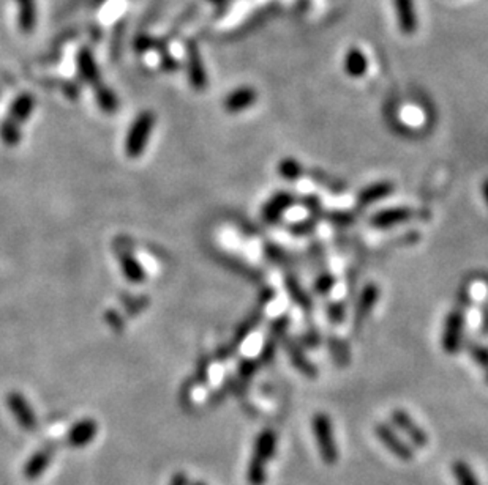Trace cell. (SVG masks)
I'll return each instance as SVG.
<instances>
[{"mask_svg": "<svg viewBox=\"0 0 488 485\" xmlns=\"http://www.w3.org/2000/svg\"><path fill=\"white\" fill-rule=\"evenodd\" d=\"M345 70L349 76L360 78L367 71V58L359 49H351L345 58Z\"/></svg>", "mask_w": 488, "mask_h": 485, "instance_id": "19", "label": "cell"}, {"mask_svg": "<svg viewBox=\"0 0 488 485\" xmlns=\"http://www.w3.org/2000/svg\"><path fill=\"white\" fill-rule=\"evenodd\" d=\"M155 127V115L145 110L136 117V120L131 124L127 136L125 151L130 158H140L147 145L152 129Z\"/></svg>", "mask_w": 488, "mask_h": 485, "instance_id": "1", "label": "cell"}, {"mask_svg": "<svg viewBox=\"0 0 488 485\" xmlns=\"http://www.w3.org/2000/svg\"><path fill=\"white\" fill-rule=\"evenodd\" d=\"M162 66H163V70H165V71H174V70H177V62L174 60V58H172L171 55L163 54Z\"/></svg>", "mask_w": 488, "mask_h": 485, "instance_id": "33", "label": "cell"}, {"mask_svg": "<svg viewBox=\"0 0 488 485\" xmlns=\"http://www.w3.org/2000/svg\"><path fill=\"white\" fill-rule=\"evenodd\" d=\"M293 203H294V196L281 191V193L275 194L271 201L266 203L264 210H262V218H264L266 223H275V220L280 219L283 211H286Z\"/></svg>", "mask_w": 488, "mask_h": 485, "instance_id": "7", "label": "cell"}, {"mask_svg": "<svg viewBox=\"0 0 488 485\" xmlns=\"http://www.w3.org/2000/svg\"><path fill=\"white\" fill-rule=\"evenodd\" d=\"M188 75H190V82L194 88L202 90V88L206 87V70H204L199 50L196 49L193 44H190V48H188Z\"/></svg>", "mask_w": 488, "mask_h": 485, "instance_id": "9", "label": "cell"}, {"mask_svg": "<svg viewBox=\"0 0 488 485\" xmlns=\"http://www.w3.org/2000/svg\"><path fill=\"white\" fill-rule=\"evenodd\" d=\"M119 260H120V267H122V273L125 275V277L128 279L130 282H135V284H141L144 279H145V273L142 267L140 265L133 255L131 254H120L119 255Z\"/></svg>", "mask_w": 488, "mask_h": 485, "instance_id": "18", "label": "cell"}, {"mask_svg": "<svg viewBox=\"0 0 488 485\" xmlns=\"http://www.w3.org/2000/svg\"><path fill=\"white\" fill-rule=\"evenodd\" d=\"M246 477H249V482L251 485H262L266 482V463H262L256 459H251V462L249 463V473H246Z\"/></svg>", "mask_w": 488, "mask_h": 485, "instance_id": "26", "label": "cell"}, {"mask_svg": "<svg viewBox=\"0 0 488 485\" xmlns=\"http://www.w3.org/2000/svg\"><path fill=\"white\" fill-rule=\"evenodd\" d=\"M392 421L398 430H402L405 435L411 439V443L416 447H425L428 444V435L424 429L414 422V419L403 410H395L392 413Z\"/></svg>", "mask_w": 488, "mask_h": 485, "instance_id": "4", "label": "cell"}, {"mask_svg": "<svg viewBox=\"0 0 488 485\" xmlns=\"http://www.w3.org/2000/svg\"><path fill=\"white\" fill-rule=\"evenodd\" d=\"M254 101H256V92L250 87H242L228 95V98L224 100V109L232 114L240 112V110L253 106Z\"/></svg>", "mask_w": 488, "mask_h": 485, "instance_id": "10", "label": "cell"}, {"mask_svg": "<svg viewBox=\"0 0 488 485\" xmlns=\"http://www.w3.org/2000/svg\"><path fill=\"white\" fill-rule=\"evenodd\" d=\"M0 137L5 145L9 146H16L21 141V131L16 122H13L11 119H6L2 124H0Z\"/></svg>", "mask_w": 488, "mask_h": 485, "instance_id": "24", "label": "cell"}, {"mask_svg": "<svg viewBox=\"0 0 488 485\" xmlns=\"http://www.w3.org/2000/svg\"><path fill=\"white\" fill-rule=\"evenodd\" d=\"M329 314H331V319H332L333 323H340L341 320H343V315H345L343 306H341V304H332L329 307Z\"/></svg>", "mask_w": 488, "mask_h": 485, "instance_id": "32", "label": "cell"}, {"mask_svg": "<svg viewBox=\"0 0 488 485\" xmlns=\"http://www.w3.org/2000/svg\"><path fill=\"white\" fill-rule=\"evenodd\" d=\"M78 71H79V76H81L83 80H85L87 84H90L93 87L101 84L98 66L95 60H93L92 53L87 48L79 50V54H78Z\"/></svg>", "mask_w": 488, "mask_h": 485, "instance_id": "8", "label": "cell"}, {"mask_svg": "<svg viewBox=\"0 0 488 485\" xmlns=\"http://www.w3.org/2000/svg\"><path fill=\"white\" fill-rule=\"evenodd\" d=\"M279 172L283 178H286L289 181H296L298 176L302 175V166L298 164L296 159L288 158V159H283L280 163Z\"/></svg>", "mask_w": 488, "mask_h": 485, "instance_id": "25", "label": "cell"}, {"mask_svg": "<svg viewBox=\"0 0 488 485\" xmlns=\"http://www.w3.org/2000/svg\"><path fill=\"white\" fill-rule=\"evenodd\" d=\"M462 329H463V314L460 309H455L449 314L446 321V329L442 336V347L447 353H455L460 348L462 342Z\"/></svg>", "mask_w": 488, "mask_h": 485, "instance_id": "5", "label": "cell"}, {"mask_svg": "<svg viewBox=\"0 0 488 485\" xmlns=\"http://www.w3.org/2000/svg\"><path fill=\"white\" fill-rule=\"evenodd\" d=\"M378 297H380V292H378L376 285L368 284L365 289H363L358 307H355V325L359 326L360 323L365 320V317L371 312V309H373L375 303L378 301Z\"/></svg>", "mask_w": 488, "mask_h": 485, "instance_id": "14", "label": "cell"}, {"mask_svg": "<svg viewBox=\"0 0 488 485\" xmlns=\"http://www.w3.org/2000/svg\"><path fill=\"white\" fill-rule=\"evenodd\" d=\"M210 2H217V4H220V2H227V0H210Z\"/></svg>", "mask_w": 488, "mask_h": 485, "instance_id": "35", "label": "cell"}, {"mask_svg": "<svg viewBox=\"0 0 488 485\" xmlns=\"http://www.w3.org/2000/svg\"><path fill=\"white\" fill-rule=\"evenodd\" d=\"M375 432L378 438L381 439V443L388 447V449L395 455L397 459L403 462H411L414 457V451L410 444H406L405 441L397 435V432L388 424H378L375 427Z\"/></svg>", "mask_w": 488, "mask_h": 485, "instance_id": "3", "label": "cell"}, {"mask_svg": "<svg viewBox=\"0 0 488 485\" xmlns=\"http://www.w3.org/2000/svg\"><path fill=\"white\" fill-rule=\"evenodd\" d=\"M154 46H155V41L147 38V36H141V38H137L135 43V48L140 50V53H145V50Z\"/></svg>", "mask_w": 488, "mask_h": 485, "instance_id": "31", "label": "cell"}, {"mask_svg": "<svg viewBox=\"0 0 488 485\" xmlns=\"http://www.w3.org/2000/svg\"><path fill=\"white\" fill-rule=\"evenodd\" d=\"M452 471L458 485H480L477 476L472 471V468L463 460L454 462Z\"/></svg>", "mask_w": 488, "mask_h": 485, "instance_id": "23", "label": "cell"}, {"mask_svg": "<svg viewBox=\"0 0 488 485\" xmlns=\"http://www.w3.org/2000/svg\"><path fill=\"white\" fill-rule=\"evenodd\" d=\"M276 451V435L272 430H264L259 433V437L256 439V444H254V454L253 459H256L262 463H266L274 457V454Z\"/></svg>", "mask_w": 488, "mask_h": 485, "instance_id": "11", "label": "cell"}, {"mask_svg": "<svg viewBox=\"0 0 488 485\" xmlns=\"http://www.w3.org/2000/svg\"><path fill=\"white\" fill-rule=\"evenodd\" d=\"M485 381L488 383V371H487V373H485Z\"/></svg>", "mask_w": 488, "mask_h": 485, "instance_id": "36", "label": "cell"}, {"mask_svg": "<svg viewBox=\"0 0 488 485\" xmlns=\"http://www.w3.org/2000/svg\"><path fill=\"white\" fill-rule=\"evenodd\" d=\"M198 485H202V484H198Z\"/></svg>", "mask_w": 488, "mask_h": 485, "instance_id": "37", "label": "cell"}, {"mask_svg": "<svg viewBox=\"0 0 488 485\" xmlns=\"http://www.w3.org/2000/svg\"><path fill=\"white\" fill-rule=\"evenodd\" d=\"M33 107H35V100L31 93L19 95V97L13 101L9 119L16 122L18 124L24 123L28 117H31Z\"/></svg>", "mask_w": 488, "mask_h": 485, "instance_id": "15", "label": "cell"}, {"mask_svg": "<svg viewBox=\"0 0 488 485\" xmlns=\"http://www.w3.org/2000/svg\"><path fill=\"white\" fill-rule=\"evenodd\" d=\"M286 348L291 355V361H293V364L297 367V371H301L303 375H307V377H316V373H318L316 367L303 356V353L294 342L286 343Z\"/></svg>", "mask_w": 488, "mask_h": 485, "instance_id": "20", "label": "cell"}, {"mask_svg": "<svg viewBox=\"0 0 488 485\" xmlns=\"http://www.w3.org/2000/svg\"><path fill=\"white\" fill-rule=\"evenodd\" d=\"M18 4V22L23 33L33 32L36 24L35 0H16Z\"/></svg>", "mask_w": 488, "mask_h": 485, "instance_id": "13", "label": "cell"}, {"mask_svg": "<svg viewBox=\"0 0 488 485\" xmlns=\"http://www.w3.org/2000/svg\"><path fill=\"white\" fill-rule=\"evenodd\" d=\"M93 432H95V424L90 421L81 422L75 429V432H71V439L75 443H85L87 439H90L93 437Z\"/></svg>", "mask_w": 488, "mask_h": 485, "instance_id": "27", "label": "cell"}, {"mask_svg": "<svg viewBox=\"0 0 488 485\" xmlns=\"http://www.w3.org/2000/svg\"><path fill=\"white\" fill-rule=\"evenodd\" d=\"M412 215L414 213L410 208H389L371 216L370 224L373 227H378V229H385V227L406 223V220H410L412 218Z\"/></svg>", "mask_w": 488, "mask_h": 485, "instance_id": "6", "label": "cell"}, {"mask_svg": "<svg viewBox=\"0 0 488 485\" xmlns=\"http://www.w3.org/2000/svg\"><path fill=\"white\" fill-rule=\"evenodd\" d=\"M333 284H335V281H333V277L331 275H323L321 277H318L316 290L321 293V295H326V293L331 292Z\"/></svg>", "mask_w": 488, "mask_h": 485, "instance_id": "29", "label": "cell"}, {"mask_svg": "<svg viewBox=\"0 0 488 485\" xmlns=\"http://www.w3.org/2000/svg\"><path fill=\"white\" fill-rule=\"evenodd\" d=\"M395 9L398 14L400 28L403 33H412L416 32L417 19H416V10H414L412 0H395Z\"/></svg>", "mask_w": 488, "mask_h": 485, "instance_id": "12", "label": "cell"}, {"mask_svg": "<svg viewBox=\"0 0 488 485\" xmlns=\"http://www.w3.org/2000/svg\"><path fill=\"white\" fill-rule=\"evenodd\" d=\"M313 433H315L316 443L319 454H321V459L327 465H333L335 462L338 460V449L337 444H335L333 438V429L332 422L327 415L319 413L313 417Z\"/></svg>", "mask_w": 488, "mask_h": 485, "instance_id": "2", "label": "cell"}, {"mask_svg": "<svg viewBox=\"0 0 488 485\" xmlns=\"http://www.w3.org/2000/svg\"><path fill=\"white\" fill-rule=\"evenodd\" d=\"M469 351L472 359H474L480 367H484V369L488 371V348L482 347V345H472Z\"/></svg>", "mask_w": 488, "mask_h": 485, "instance_id": "28", "label": "cell"}, {"mask_svg": "<svg viewBox=\"0 0 488 485\" xmlns=\"http://www.w3.org/2000/svg\"><path fill=\"white\" fill-rule=\"evenodd\" d=\"M9 405L14 413V416L18 417V421L23 424L24 427H27V429L33 427L35 419L32 415V410L28 408L27 402L24 400V397H21L18 393H11L9 395Z\"/></svg>", "mask_w": 488, "mask_h": 485, "instance_id": "16", "label": "cell"}, {"mask_svg": "<svg viewBox=\"0 0 488 485\" xmlns=\"http://www.w3.org/2000/svg\"><path fill=\"white\" fill-rule=\"evenodd\" d=\"M258 369V364L254 361H244L242 366H240V375H242L244 378H250L251 375L256 372Z\"/></svg>", "mask_w": 488, "mask_h": 485, "instance_id": "30", "label": "cell"}, {"mask_svg": "<svg viewBox=\"0 0 488 485\" xmlns=\"http://www.w3.org/2000/svg\"><path fill=\"white\" fill-rule=\"evenodd\" d=\"M482 191H484V198H485V202H487V205H488V180L484 183Z\"/></svg>", "mask_w": 488, "mask_h": 485, "instance_id": "34", "label": "cell"}, {"mask_svg": "<svg viewBox=\"0 0 488 485\" xmlns=\"http://www.w3.org/2000/svg\"><path fill=\"white\" fill-rule=\"evenodd\" d=\"M95 88V98L98 106L105 110V112H115V110L119 109V100L115 97V93L111 90V88H108L105 85H97L93 87Z\"/></svg>", "mask_w": 488, "mask_h": 485, "instance_id": "22", "label": "cell"}, {"mask_svg": "<svg viewBox=\"0 0 488 485\" xmlns=\"http://www.w3.org/2000/svg\"><path fill=\"white\" fill-rule=\"evenodd\" d=\"M392 183L389 181H380V183H375V185L368 186L367 189H363L362 193L358 197V202L359 205H363V207H367V205L373 203L376 201H381V198L388 197L392 193Z\"/></svg>", "mask_w": 488, "mask_h": 485, "instance_id": "17", "label": "cell"}, {"mask_svg": "<svg viewBox=\"0 0 488 485\" xmlns=\"http://www.w3.org/2000/svg\"><path fill=\"white\" fill-rule=\"evenodd\" d=\"M285 285H286V289L289 292V297L293 298L296 303L301 306L302 309H305V311H310V309H311V301H310L307 293L303 292L301 284L297 282V279L294 276L286 275L285 276Z\"/></svg>", "mask_w": 488, "mask_h": 485, "instance_id": "21", "label": "cell"}]
</instances>
